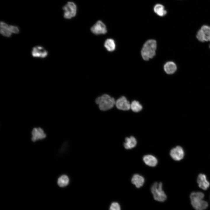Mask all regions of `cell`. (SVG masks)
<instances>
[{"label": "cell", "mask_w": 210, "mask_h": 210, "mask_svg": "<svg viewBox=\"0 0 210 210\" xmlns=\"http://www.w3.org/2000/svg\"><path fill=\"white\" fill-rule=\"evenodd\" d=\"M157 42L154 39L147 40L144 44L141 51L143 59L148 61L153 58L156 54Z\"/></svg>", "instance_id": "1"}, {"label": "cell", "mask_w": 210, "mask_h": 210, "mask_svg": "<svg viewBox=\"0 0 210 210\" xmlns=\"http://www.w3.org/2000/svg\"><path fill=\"white\" fill-rule=\"evenodd\" d=\"M95 101L100 110L103 111L112 108L115 105L116 102L114 98L106 94L97 98Z\"/></svg>", "instance_id": "2"}, {"label": "cell", "mask_w": 210, "mask_h": 210, "mask_svg": "<svg viewBox=\"0 0 210 210\" xmlns=\"http://www.w3.org/2000/svg\"><path fill=\"white\" fill-rule=\"evenodd\" d=\"M204 194L201 192H192L190 195L191 204L196 210H202L206 209L208 206V203L203 200Z\"/></svg>", "instance_id": "3"}, {"label": "cell", "mask_w": 210, "mask_h": 210, "mask_svg": "<svg viewBox=\"0 0 210 210\" xmlns=\"http://www.w3.org/2000/svg\"><path fill=\"white\" fill-rule=\"evenodd\" d=\"M162 184L161 182L154 183L151 188V191L153 195L154 199L160 202H163L166 199L167 197L162 189Z\"/></svg>", "instance_id": "4"}, {"label": "cell", "mask_w": 210, "mask_h": 210, "mask_svg": "<svg viewBox=\"0 0 210 210\" xmlns=\"http://www.w3.org/2000/svg\"><path fill=\"white\" fill-rule=\"evenodd\" d=\"M63 9L64 11V17L66 19H71L75 16L77 13V6L73 2H67L63 7Z\"/></svg>", "instance_id": "5"}, {"label": "cell", "mask_w": 210, "mask_h": 210, "mask_svg": "<svg viewBox=\"0 0 210 210\" xmlns=\"http://www.w3.org/2000/svg\"><path fill=\"white\" fill-rule=\"evenodd\" d=\"M196 37L200 41H210V26L204 25L197 32Z\"/></svg>", "instance_id": "6"}, {"label": "cell", "mask_w": 210, "mask_h": 210, "mask_svg": "<svg viewBox=\"0 0 210 210\" xmlns=\"http://www.w3.org/2000/svg\"><path fill=\"white\" fill-rule=\"evenodd\" d=\"M91 31L93 33L97 35L104 34L107 32L106 25L100 20L97 21L91 27Z\"/></svg>", "instance_id": "7"}, {"label": "cell", "mask_w": 210, "mask_h": 210, "mask_svg": "<svg viewBox=\"0 0 210 210\" xmlns=\"http://www.w3.org/2000/svg\"><path fill=\"white\" fill-rule=\"evenodd\" d=\"M32 55L34 57L44 58L47 57L48 52L44 48L40 46L33 47L32 51Z\"/></svg>", "instance_id": "8"}, {"label": "cell", "mask_w": 210, "mask_h": 210, "mask_svg": "<svg viewBox=\"0 0 210 210\" xmlns=\"http://www.w3.org/2000/svg\"><path fill=\"white\" fill-rule=\"evenodd\" d=\"M116 108L119 110L127 111L130 108V104L126 98L124 96L119 98L116 101Z\"/></svg>", "instance_id": "9"}, {"label": "cell", "mask_w": 210, "mask_h": 210, "mask_svg": "<svg viewBox=\"0 0 210 210\" xmlns=\"http://www.w3.org/2000/svg\"><path fill=\"white\" fill-rule=\"evenodd\" d=\"M31 140L33 142L45 138L46 136L44 130L41 128L35 127L32 129L31 132Z\"/></svg>", "instance_id": "10"}, {"label": "cell", "mask_w": 210, "mask_h": 210, "mask_svg": "<svg viewBox=\"0 0 210 210\" xmlns=\"http://www.w3.org/2000/svg\"><path fill=\"white\" fill-rule=\"evenodd\" d=\"M170 154L171 157L174 160L180 161L183 158L184 152L181 146H177L171 150Z\"/></svg>", "instance_id": "11"}, {"label": "cell", "mask_w": 210, "mask_h": 210, "mask_svg": "<svg viewBox=\"0 0 210 210\" xmlns=\"http://www.w3.org/2000/svg\"><path fill=\"white\" fill-rule=\"evenodd\" d=\"M197 182L199 187L204 190H207L210 186V183L207 180L206 176L203 174L199 175Z\"/></svg>", "instance_id": "12"}, {"label": "cell", "mask_w": 210, "mask_h": 210, "mask_svg": "<svg viewBox=\"0 0 210 210\" xmlns=\"http://www.w3.org/2000/svg\"><path fill=\"white\" fill-rule=\"evenodd\" d=\"M1 34L4 36L10 37L12 35L10 25L3 22H1L0 26Z\"/></svg>", "instance_id": "13"}, {"label": "cell", "mask_w": 210, "mask_h": 210, "mask_svg": "<svg viewBox=\"0 0 210 210\" xmlns=\"http://www.w3.org/2000/svg\"><path fill=\"white\" fill-rule=\"evenodd\" d=\"M143 160L146 165L152 167L155 166L158 162L156 158L151 155H146L144 156Z\"/></svg>", "instance_id": "14"}, {"label": "cell", "mask_w": 210, "mask_h": 210, "mask_svg": "<svg viewBox=\"0 0 210 210\" xmlns=\"http://www.w3.org/2000/svg\"><path fill=\"white\" fill-rule=\"evenodd\" d=\"M131 182L138 188L142 186L144 182V179L141 176L136 174L133 175L131 179Z\"/></svg>", "instance_id": "15"}, {"label": "cell", "mask_w": 210, "mask_h": 210, "mask_svg": "<svg viewBox=\"0 0 210 210\" xmlns=\"http://www.w3.org/2000/svg\"><path fill=\"white\" fill-rule=\"evenodd\" d=\"M164 69L166 73L170 74L174 73L175 72L177 69V66L174 62L169 61L165 64Z\"/></svg>", "instance_id": "16"}, {"label": "cell", "mask_w": 210, "mask_h": 210, "mask_svg": "<svg viewBox=\"0 0 210 210\" xmlns=\"http://www.w3.org/2000/svg\"><path fill=\"white\" fill-rule=\"evenodd\" d=\"M137 141L133 136L126 137L124 144L125 148L127 149H131L135 147L136 145Z\"/></svg>", "instance_id": "17"}, {"label": "cell", "mask_w": 210, "mask_h": 210, "mask_svg": "<svg viewBox=\"0 0 210 210\" xmlns=\"http://www.w3.org/2000/svg\"><path fill=\"white\" fill-rule=\"evenodd\" d=\"M153 10L155 13L161 17L165 16L167 13L164 6L160 4H156L154 7Z\"/></svg>", "instance_id": "18"}, {"label": "cell", "mask_w": 210, "mask_h": 210, "mask_svg": "<svg viewBox=\"0 0 210 210\" xmlns=\"http://www.w3.org/2000/svg\"><path fill=\"white\" fill-rule=\"evenodd\" d=\"M104 46L106 49L109 52L114 51L116 48V44L115 41L112 38H108L104 43Z\"/></svg>", "instance_id": "19"}, {"label": "cell", "mask_w": 210, "mask_h": 210, "mask_svg": "<svg viewBox=\"0 0 210 210\" xmlns=\"http://www.w3.org/2000/svg\"><path fill=\"white\" fill-rule=\"evenodd\" d=\"M69 179L66 175H63L60 177L57 181V184L59 186L63 187L67 186L69 182Z\"/></svg>", "instance_id": "20"}, {"label": "cell", "mask_w": 210, "mask_h": 210, "mask_svg": "<svg viewBox=\"0 0 210 210\" xmlns=\"http://www.w3.org/2000/svg\"><path fill=\"white\" fill-rule=\"evenodd\" d=\"M130 108L133 111L137 112L142 109V106L139 102L134 100L130 104Z\"/></svg>", "instance_id": "21"}, {"label": "cell", "mask_w": 210, "mask_h": 210, "mask_svg": "<svg viewBox=\"0 0 210 210\" xmlns=\"http://www.w3.org/2000/svg\"><path fill=\"white\" fill-rule=\"evenodd\" d=\"M110 209L111 210H120V207L118 203L113 202L111 204L110 207Z\"/></svg>", "instance_id": "22"}, {"label": "cell", "mask_w": 210, "mask_h": 210, "mask_svg": "<svg viewBox=\"0 0 210 210\" xmlns=\"http://www.w3.org/2000/svg\"></svg>", "instance_id": "23"}]
</instances>
